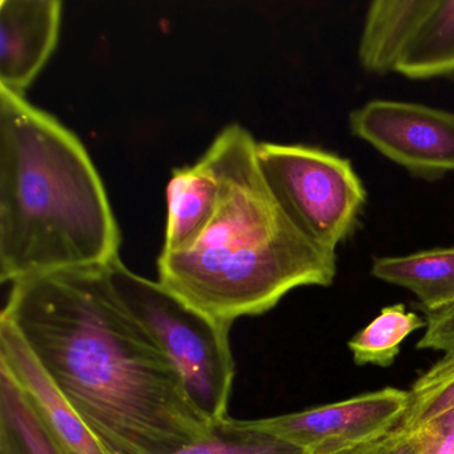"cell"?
Wrapping results in <instances>:
<instances>
[{
	"label": "cell",
	"mask_w": 454,
	"mask_h": 454,
	"mask_svg": "<svg viewBox=\"0 0 454 454\" xmlns=\"http://www.w3.org/2000/svg\"><path fill=\"white\" fill-rule=\"evenodd\" d=\"M0 318L111 454H169L211 434L214 422L106 268L12 284Z\"/></svg>",
	"instance_id": "cell-1"
},
{
	"label": "cell",
	"mask_w": 454,
	"mask_h": 454,
	"mask_svg": "<svg viewBox=\"0 0 454 454\" xmlns=\"http://www.w3.org/2000/svg\"><path fill=\"white\" fill-rule=\"evenodd\" d=\"M257 145L240 124L215 137L206 155L219 177L216 214L191 248L158 260L159 283L230 326L268 312L294 289L336 278V254L308 240L265 184Z\"/></svg>",
	"instance_id": "cell-2"
},
{
	"label": "cell",
	"mask_w": 454,
	"mask_h": 454,
	"mask_svg": "<svg viewBox=\"0 0 454 454\" xmlns=\"http://www.w3.org/2000/svg\"><path fill=\"white\" fill-rule=\"evenodd\" d=\"M121 231L79 137L0 89V280L15 284L119 259Z\"/></svg>",
	"instance_id": "cell-3"
},
{
	"label": "cell",
	"mask_w": 454,
	"mask_h": 454,
	"mask_svg": "<svg viewBox=\"0 0 454 454\" xmlns=\"http://www.w3.org/2000/svg\"><path fill=\"white\" fill-rule=\"evenodd\" d=\"M106 270L121 301L174 364L193 405L214 424L227 419L236 373L230 342L232 326L199 312L163 284L129 270L121 259Z\"/></svg>",
	"instance_id": "cell-4"
},
{
	"label": "cell",
	"mask_w": 454,
	"mask_h": 454,
	"mask_svg": "<svg viewBox=\"0 0 454 454\" xmlns=\"http://www.w3.org/2000/svg\"><path fill=\"white\" fill-rule=\"evenodd\" d=\"M257 164L292 224L318 248L336 254L358 225L366 191L348 159L307 145L259 143Z\"/></svg>",
	"instance_id": "cell-5"
},
{
	"label": "cell",
	"mask_w": 454,
	"mask_h": 454,
	"mask_svg": "<svg viewBox=\"0 0 454 454\" xmlns=\"http://www.w3.org/2000/svg\"><path fill=\"white\" fill-rule=\"evenodd\" d=\"M409 406V390L384 387L328 405L241 421L304 454H333L387 437L400 427Z\"/></svg>",
	"instance_id": "cell-6"
},
{
	"label": "cell",
	"mask_w": 454,
	"mask_h": 454,
	"mask_svg": "<svg viewBox=\"0 0 454 454\" xmlns=\"http://www.w3.org/2000/svg\"><path fill=\"white\" fill-rule=\"evenodd\" d=\"M350 131L425 179L454 171V114L416 103L372 100L350 113Z\"/></svg>",
	"instance_id": "cell-7"
},
{
	"label": "cell",
	"mask_w": 454,
	"mask_h": 454,
	"mask_svg": "<svg viewBox=\"0 0 454 454\" xmlns=\"http://www.w3.org/2000/svg\"><path fill=\"white\" fill-rule=\"evenodd\" d=\"M60 0L0 2V89L25 95L57 49Z\"/></svg>",
	"instance_id": "cell-8"
},
{
	"label": "cell",
	"mask_w": 454,
	"mask_h": 454,
	"mask_svg": "<svg viewBox=\"0 0 454 454\" xmlns=\"http://www.w3.org/2000/svg\"><path fill=\"white\" fill-rule=\"evenodd\" d=\"M0 369L25 393L63 454H111L58 392L14 326L0 318Z\"/></svg>",
	"instance_id": "cell-9"
},
{
	"label": "cell",
	"mask_w": 454,
	"mask_h": 454,
	"mask_svg": "<svg viewBox=\"0 0 454 454\" xmlns=\"http://www.w3.org/2000/svg\"><path fill=\"white\" fill-rule=\"evenodd\" d=\"M219 177L211 159L174 169L167 185V225L163 251H185L199 240L216 214Z\"/></svg>",
	"instance_id": "cell-10"
},
{
	"label": "cell",
	"mask_w": 454,
	"mask_h": 454,
	"mask_svg": "<svg viewBox=\"0 0 454 454\" xmlns=\"http://www.w3.org/2000/svg\"><path fill=\"white\" fill-rule=\"evenodd\" d=\"M433 0H377L369 6L358 59L369 73L395 71L403 50Z\"/></svg>",
	"instance_id": "cell-11"
},
{
	"label": "cell",
	"mask_w": 454,
	"mask_h": 454,
	"mask_svg": "<svg viewBox=\"0 0 454 454\" xmlns=\"http://www.w3.org/2000/svg\"><path fill=\"white\" fill-rule=\"evenodd\" d=\"M372 275L416 294L422 312L441 309L454 302V246L406 256L376 257Z\"/></svg>",
	"instance_id": "cell-12"
},
{
	"label": "cell",
	"mask_w": 454,
	"mask_h": 454,
	"mask_svg": "<svg viewBox=\"0 0 454 454\" xmlns=\"http://www.w3.org/2000/svg\"><path fill=\"white\" fill-rule=\"evenodd\" d=\"M395 73L409 79L454 74V0H433L403 50Z\"/></svg>",
	"instance_id": "cell-13"
},
{
	"label": "cell",
	"mask_w": 454,
	"mask_h": 454,
	"mask_svg": "<svg viewBox=\"0 0 454 454\" xmlns=\"http://www.w3.org/2000/svg\"><path fill=\"white\" fill-rule=\"evenodd\" d=\"M0 454H63L25 393L2 369Z\"/></svg>",
	"instance_id": "cell-14"
},
{
	"label": "cell",
	"mask_w": 454,
	"mask_h": 454,
	"mask_svg": "<svg viewBox=\"0 0 454 454\" xmlns=\"http://www.w3.org/2000/svg\"><path fill=\"white\" fill-rule=\"evenodd\" d=\"M424 326H427V321L416 313L408 312L405 305H390L356 333L348 341V348L357 365L387 368L400 355L403 340Z\"/></svg>",
	"instance_id": "cell-15"
},
{
	"label": "cell",
	"mask_w": 454,
	"mask_h": 454,
	"mask_svg": "<svg viewBox=\"0 0 454 454\" xmlns=\"http://www.w3.org/2000/svg\"><path fill=\"white\" fill-rule=\"evenodd\" d=\"M411 406L400 429L409 433L454 406V348L411 385Z\"/></svg>",
	"instance_id": "cell-16"
},
{
	"label": "cell",
	"mask_w": 454,
	"mask_h": 454,
	"mask_svg": "<svg viewBox=\"0 0 454 454\" xmlns=\"http://www.w3.org/2000/svg\"><path fill=\"white\" fill-rule=\"evenodd\" d=\"M169 454H304L299 449L249 429L241 419L216 422L204 440Z\"/></svg>",
	"instance_id": "cell-17"
},
{
	"label": "cell",
	"mask_w": 454,
	"mask_h": 454,
	"mask_svg": "<svg viewBox=\"0 0 454 454\" xmlns=\"http://www.w3.org/2000/svg\"><path fill=\"white\" fill-rule=\"evenodd\" d=\"M408 434L417 454H454V406Z\"/></svg>",
	"instance_id": "cell-18"
},
{
	"label": "cell",
	"mask_w": 454,
	"mask_h": 454,
	"mask_svg": "<svg viewBox=\"0 0 454 454\" xmlns=\"http://www.w3.org/2000/svg\"><path fill=\"white\" fill-rule=\"evenodd\" d=\"M425 315L427 329L422 339L417 342V348L438 352H446L454 348V302Z\"/></svg>",
	"instance_id": "cell-19"
},
{
	"label": "cell",
	"mask_w": 454,
	"mask_h": 454,
	"mask_svg": "<svg viewBox=\"0 0 454 454\" xmlns=\"http://www.w3.org/2000/svg\"><path fill=\"white\" fill-rule=\"evenodd\" d=\"M403 432L397 427L393 430L387 437L381 440L374 441V442L365 443V445L357 446V448L348 449V450L339 451L333 454H393L395 448L403 438Z\"/></svg>",
	"instance_id": "cell-20"
},
{
	"label": "cell",
	"mask_w": 454,
	"mask_h": 454,
	"mask_svg": "<svg viewBox=\"0 0 454 454\" xmlns=\"http://www.w3.org/2000/svg\"><path fill=\"white\" fill-rule=\"evenodd\" d=\"M393 454H417L416 448H414L408 433L403 432V438Z\"/></svg>",
	"instance_id": "cell-21"
}]
</instances>
